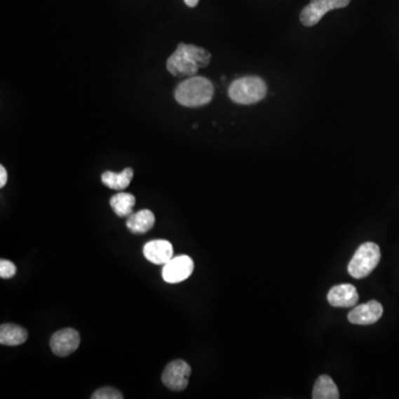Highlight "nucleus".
<instances>
[{
    "label": "nucleus",
    "instance_id": "11",
    "mask_svg": "<svg viewBox=\"0 0 399 399\" xmlns=\"http://www.w3.org/2000/svg\"><path fill=\"white\" fill-rule=\"evenodd\" d=\"M328 303L334 307H353L357 304L360 295L352 284H341L331 288L327 294Z\"/></svg>",
    "mask_w": 399,
    "mask_h": 399
},
{
    "label": "nucleus",
    "instance_id": "13",
    "mask_svg": "<svg viewBox=\"0 0 399 399\" xmlns=\"http://www.w3.org/2000/svg\"><path fill=\"white\" fill-rule=\"evenodd\" d=\"M28 339V333L16 324H3L0 327V344L5 346H18Z\"/></svg>",
    "mask_w": 399,
    "mask_h": 399
},
{
    "label": "nucleus",
    "instance_id": "8",
    "mask_svg": "<svg viewBox=\"0 0 399 399\" xmlns=\"http://www.w3.org/2000/svg\"><path fill=\"white\" fill-rule=\"evenodd\" d=\"M167 68L170 74L179 78L194 77L200 69L180 45L177 46V50L168 59Z\"/></svg>",
    "mask_w": 399,
    "mask_h": 399
},
{
    "label": "nucleus",
    "instance_id": "18",
    "mask_svg": "<svg viewBox=\"0 0 399 399\" xmlns=\"http://www.w3.org/2000/svg\"><path fill=\"white\" fill-rule=\"evenodd\" d=\"M93 399H122L123 395L114 387H102L93 393Z\"/></svg>",
    "mask_w": 399,
    "mask_h": 399
},
{
    "label": "nucleus",
    "instance_id": "1",
    "mask_svg": "<svg viewBox=\"0 0 399 399\" xmlns=\"http://www.w3.org/2000/svg\"><path fill=\"white\" fill-rule=\"evenodd\" d=\"M213 93L215 88L210 80L204 77H190L177 86L175 97L182 106L196 108L211 102Z\"/></svg>",
    "mask_w": 399,
    "mask_h": 399
},
{
    "label": "nucleus",
    "instance_id": "20",
    "mask_svg": "<svg viewBox=\"0 0 399 399\" xmlns=\"http://www.w3.org/2000/svg\"><path fill=\"white\" fill-rule=\"evenodd\" d=\"M6 183H7V171H6L5 167L1 165L0 167V188H4Z\"/></svg>",
    "mask_w": 399,
    "mask_h": 399
},
{
    "label": "nucleus",
    "instance_id": "21",
    "mask_svg": "<svg viewBox=\"0 0 399 399\" xmlns=\"http://www.w3.org/2000/svg\"><path fill=\"white\" fill-rule=\"evenodd\" d=\"M185 5L194 8L198 4V0H184Z\"/></svg>",
    "mask_w": 399,
    "mask_h": 399
},
{
    "label": "nucleus",
    "instance_id": "10",
    "mask_svg": "<svg viewBox=\"0 0 399 399\" xmlns=\"http://www.w3.org/2000/svg\"><path fill=\"white\" fill-rule=\"evenodd\" d=\"M143 255L149 262L154 263V264H167L173 259V246L169 241H151L143 248Z\"/></svg>",
    "mask_w": 399,
    "mask_h": 399
},
{
    "label": "nucleus",
    "instance_id": "12",
    "mask_svg": "<svg viewBox=\"0 0 399 399\" xmlns=\"http://www.w3.org/2000/svg\"><path fill=\"white\" fill-rule=\"evenodd\" d=\"M156 217L150 210H141L128 217L127 228L133 234H144L154 228Z\"/></svg>",
    "mask_w": 399,
    "mask_h": 399
},
{
    "label": "nucleus",
    "instance_id": "7",
    "mask_svg": "<svg viewBox=\"0 0 399 399\" xmlns=\"http://www.w3.org/2000/svg\"><path fill=\"white\" fill-rule=\"evenodd\" d=\"M80 345V335L76 330L65 328L51 336L50 347L53 354L67 357L77 351Z\"/></svg>",
    "mask_w": 399,
    "mask_h": 399
},
{
    "label": "nucleus",
    "instance_id": "15",
    "mask_svg": "<svg viewBox=\"0 0 399 399\" xmlns=\"http://www.w3.org/2000/svg\"><path fill=\"white\" fill-rule=\"evenodd\" d=\"M312 397L313 399H339V388L330 376L322 375L315 383Z\"/></svg>",
    "mask_w": 399,
    "mask_h": 399
},
{
    "label": "nucleus",
    "instance_id": "17",
    "mask_svg": "<svg viewBox=\"0 0 399 399\" xmlns=\"http://www.w3.org/2000/svg\"><path fill=\"white\" fill-rule=\"evenodd\" d=\"M180 46L183 50L188 53V56L198 65V68H206L209 66L211 62V53L209 51L194 45L180 43Z\"/></svg>",
    "mask_w": 399,
    "mask_h": 399
},
{
    "label": "nucleus",
    "instance_id": "5",
    "mask_svg": "<svg viewBox=\"0 0 399 399\" xmlns=\"http://www.w3.org/2000/svg\"><path fill=\"white\" fill-rule=\"evenodd\" d=\"M191 373L192 370L188 363L182 360H173L164 368L162 383L171 391H184L188 387Z\"/></svg>",
    "mask_w": 399,
    "mask_h": 399
},
{
    "label": "nucleus",
    "instance_id": "9",
    "mask_svg": "<svg viewBox=\"0 0 399 399\" xmlns=\"http://www.w3.org/2000/svg\"><path fill=\"white\" fill-rule=\"evenodd\" d=\"M383 313V305L373 299L354 307L349 314V320L355 325H372L381 320Z\"/></svg>",
    "mask_w": 399,
    "mask_h": 399
},
{
    "label": "nucleus",
    "instance_id": "4",
    "mask_svg": "<svg viewBox=\"0 0 399 399\" xmlns=\"http://www.w3.org/2000/svg\"><path fill=\"white\" fill-rule=\"evenodd\" d=\"M349 3L351 0H311V3L302 11L299 19L304 26H315L328 11L344 8Z\"/></svg>",
    "mask_w": 399,
    "mask_h": 399
},
{
    "label": "nucleus",
    "instance_id": "6",
    "mask_svg": "<svg viewBox=\"0 0 399 399\" xmlns=\"http://www.w3.org/2000/svg\"><path fill=\"white\" fill-rule=\"evenodd\" d=\"M194 270V259L188 255L173 257L171 261L164 264L162 278L167 283H180L188 280Z\"/></svg>",
    "mask_w": 399,
    "mask_h": 399
},
{
    "label": "nucleus",
    "instance_id": "2",
    "mask_svg": "<svg viewBox=\"0 0 399 399\" xmlns=\"http://www.w3.org/2000/svg\"><path fill=\"white\" fill-rule=\"evenodd\" d=\"M267 86L264 80L259 77L240 78L232 82L229 88V95L233 102L238 104H253L265 98Z\"/></svg>",
    "mask_w": 399,
    "mask_h": 399
},
{
    "label": "nucleus",
    "instance_id": "19",
    "mask_svg": "<svg viewBox=\"0 0 399 399\" xmlns=\"http://www.w3.org/2000/svg\"><path fill=\"white\" fill-rule=\"evenodd\" d=\"M17 269L16 265L8 259H1L0 261V278L4 280H8V278H13L16 275Z\"/></svg>",
    "mask_w": 399,
    "mask_h": 399
},
{
    "label": "nucleus",
    "instance_id": "14",
    "mask_svg": "<svg viewBox=\"0 0 399 399\" xmlns=\"http://www.w3.org/2000/svg\"><path fill=\"white\" fill-rule=\"evenodd\" d=\"M133 179V170L131 168H127L121 173L107 171L101 175V181H102L103 184L107 185L108 188L112 189V190L116 191H122L127 189Z\"/></svg>",
    "mask_w": 399,
    "mask_h": 399
},
{
    "label": "nucleus",
    "instance_id": "16",
    "mask_svg": "<svg viewBox=\"0 0 399 399\" xmlns=\"http://www.w3.org/2000/svg\"><path fill=\"white\" fill-rule=\"evenodd\" d=\"M135 204V196L130 194H116L110 198V205L114 213L119 217H129L133 213V206Z\"/></svg>",
    "mask_w": 399,
    "mask_h": 399
},
{
    "label": "nucleus",
    "instance_id": "3",
    "mask_svg": "<svg viewBox=\"0 0 399 399\" xmlns=\"http://www.w3.org/2000/svg\"><path fill=\"white\" fill-rule=\"evenodd\" d=\"M381 261V249L373 242L362 244L355 252L349 264V273L352 278L360 280L375 270Z\"/></svg>",
    "mask_w": 399,
    "mask_h": 399
}]
</instances>
